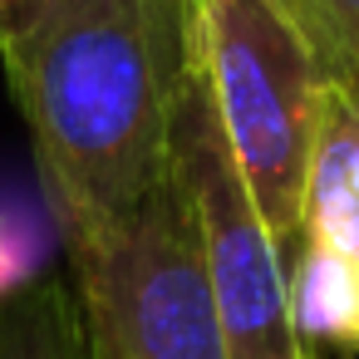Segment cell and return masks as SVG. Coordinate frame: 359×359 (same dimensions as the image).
Returning a JSON list of instances; mask_svg holds the SVG:
<instances>
[{
	"label": "cell",
	"mask_w": 359,
	"mask_h": 359,
	"mask_svg": "<svg viewBox=\"0 0 359 359\" xmlns=\"http://www.w3.org/2000/svg\"><path fill=\"white\" fill-rule=\"evenodd\" d=\"M295 241L334 256L359 276V89L325 84L300 182V231Z\"/></svg>",
	"instance_id": "5"
},
{
	"label": "cell",
	"mask_w": 359,
	"mask_h": 359,
	"mask_svg": "<svg viewBox=\"0 0 359 359\" xmlns=\"http://www.w3.org/2000/svg\"><path fill=\"white\" fill-rule=\"evenodd\" d=\"M94 359H226L177 182L133 217L69 236Z\"/></svg>",
	"instance_id": "4"
},
{
	"label": "cell",
	"mask_w": 359,
	"mask_h": 359,
	"mask_svg": "<svg viewBox=\"0 0 359 359\" xmlns=\"http://www.w3.org/2000/svg\"><path fill=\"white\" fill-rule=\"evenodd\" d=\"M330 84L359 89V0H271Z\"/></svg>",
	"instance_id": "7"
},
{
	"label": "cell",
	"mask_w": 359,
	"mask_h": 359,
	"mask_svg": "<svg viewBox=\"0 0 359 359\" xmlns=\"http://www.w3.org/2000/svg\"><path fill=\"white\" fill-rule=\"evenodd\" d=\"M187 11L222 138L266 231L290 256L315 109L330 79L271 0H187Z\"/></svg>",
	"instance_id": "2"
},
{
	"label": "cell",
	"mask_w": 359,
	"mask_h": 359,
	"mask_svg": "<svg viewBox=\"0 0 359 359\" xmlns=\"http://www.w3.org/2000/svg\"><path fill=\"white\" fill-rule=\"evenodd\" d=\"M0 359H94L74 280H35L0 295Z\"/></svg>",
	"instance_id": "6"
},
{
	"label": "cell",
	"mask_w": 359,
	"mask_h": 359,
	"mask_svg": "<svg viewBox=\"0 0 359 359\" xmlns=\"http://www.w3.org/2000/svg\"><path fill=\"white\" fill-rule=\"evenodd\" d=\"M310 359H315V354H310Z\"/></svg>",
	"instance_id": "9"
},
{
	"label": "cell",
	"mask_w": 359,
	"mask_h": 359,
	"mask_svg": "<svg viewBox=\"0 0 359 359\" xmlns=\"http://www.w3.org/2000/svg\"><path fill=\"white\" fill-rule=\"evenodd\" d=\"M45 251H50V231L40 226V217L30 207H15L0 197V295L35 285Z\"/></svg>",
	"instance_id": "8"
},
{
	"label": "cell",
	"mask_w": 359,
	"mask_h": 359,
	"mask_svg": "<svg viewBox=\"0 0 359 359\" xmlns=\"http://www.w3.org/2000/svg\"><path fill=\"white\" fill-rule=\"evenodd\" d=\"M65 236L143 212L168 187V138L192 65L187 0H40L0 45Z\"/></svg>",
	"instance_id": "1"
},
{
	"label": "cell",
	"mask_w": 359,
	"mask_h": 359,
	"mask_svg": "<svg viewBox=\"0 0 359 359\" xmlns=\"http://www.w3.org/2000/svg\"><path fill=\"white\" fill-rule=\"evenodd\" d=\"M168 172L182 192L207 295L226 339V359H310L290 325V256L266 231L241 168L222 138L197 50L177 94Z\"/></svg>",
	"instance_id": "3"
}]
</instances>
